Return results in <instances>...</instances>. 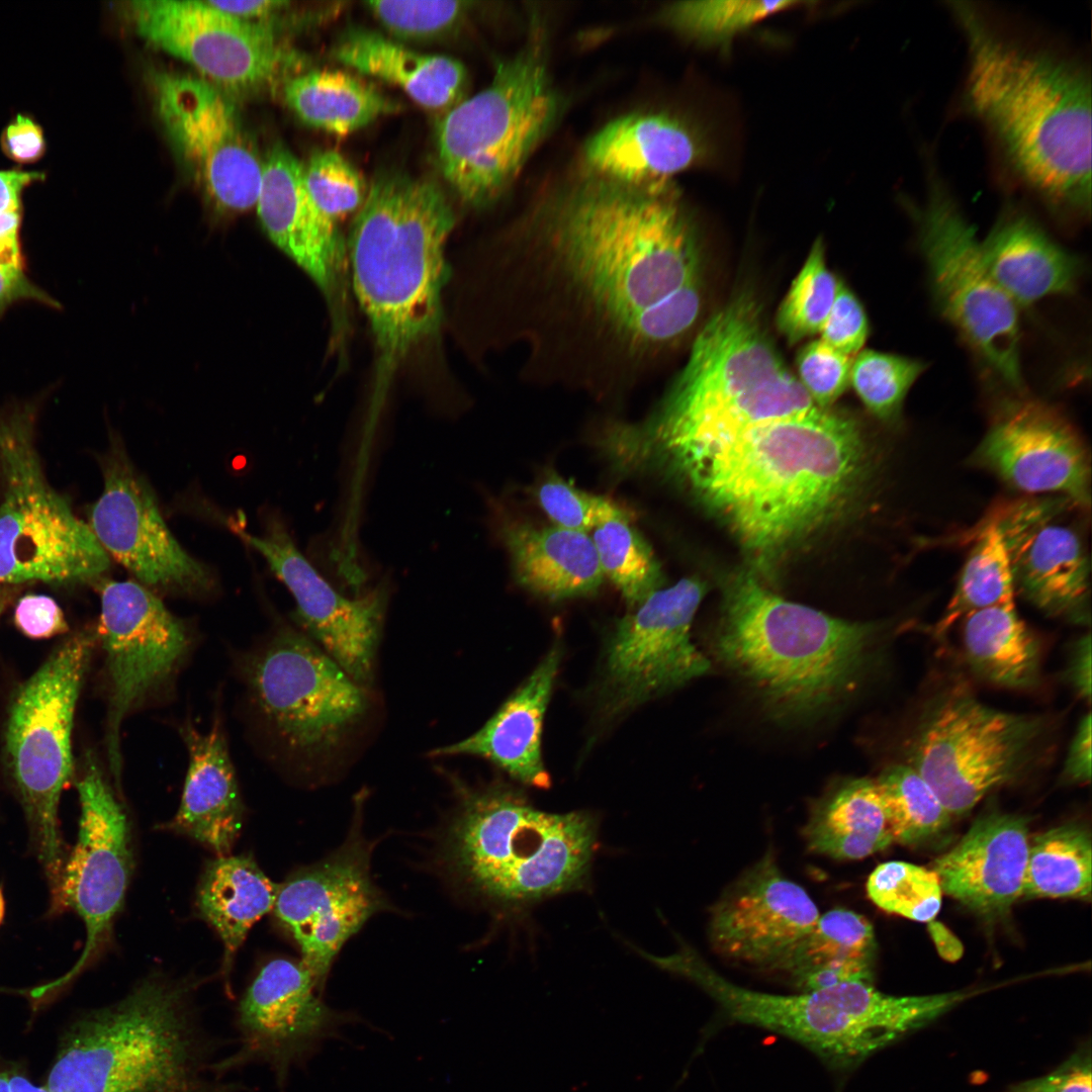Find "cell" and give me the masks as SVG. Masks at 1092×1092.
Here are the masks:
<instances>
[{"instance_id":"1","label":"cell","mask_w":1092,"mask_h":1092,"mask_svg":"<svg viewBox=\"0 0 1092 1092\" xmlns=\"http://www.w3.org/2000/svg\"><path fill=\"white\" fill-rule=\"evenodd\" d=\"M703 267L696 221L671 181L592 174L498 239L493 340L523 351L520 380L622 395L694 332Z\"/></svg>"},{"instance_id":"2","label":"cell","mask_w":1092,"mask_h":1092,"mask_svg":"<svg viewBox=\"0 0 1092 1092\" xmlns=\"http://www.w3.org/2000/svg\"><path fill=\"white\" fill-rule=\"evenodd\" d=\"M967 46L963 105L1022 186L1055 212L1091 208V78L1075 57L947 1Z\"/></svg>"},{"instance_id":"3","label":"cell","mask_w":1092,"mask_h":1092,"mask_svg":"<svg viewBox=\"0 0 1092 1092\" xmlns=\"http://www.w3.org/2000/svg\"><path fill=\"white\" fill-rule=\"evenodd\" d=\"M815 406L768 338L756 300L742 291L696 334L655 408L640 422H608L601 445L618 469L676 475L758 425Z\"/></svg>"},{"instance_id":"4","label":"cell","mask_w":1092,"mask_h":1092,"mask_svg":"<svg viewBox=\"0 0 1092 1092\" xmlns=\"http://www.w3.org/2000/svg\"><path fill=\"white\" fill-rule=\"evenodd\" d=\"M866 457L856 421L815 406L748 430L676 476L745 547L766 554L832 518L859 484Z\"/></svg>"},{"instance_id":"5","label":"cell","mask_w":1092,"mask_h":1092,"mask_svg":"<svg viewBox=\"0 0 1092 1092\" xmlns=\"http://www.w3.org/2000/svg\"><path fill=\"white\" fill-rule=\"evenodd\" d=\"M455 214L435 182L398 172L376 177L351 225L354 293L375 346L373 408L395 371L438 329Z\"/></svg>"},{"instance_id":"6","label":"cell","mask_w":1092,"mask_h":1092,"mask_svg":"<svg viewBox=\"0 0 1092 1092\" xmlns=\"http://www.w3.org/2000/svg\"><path fill=\"white\" fill-rule=\"evenodd\" d=\"M879 632L790 602L752 574L725 588L714 634L718 659L783 723L816 718L857 685Z\"/></svg>"},{"instance_id":"7","label":"cell","mask_w":1092,"mask_h":1092,"mask_svg":"<svg viewBox=\"0 0 1092 1092\" xmlns=\"http://www.w3.org/2000/svg\"><path fill=\"white\" fill-rule=\"evenodd\" d=\"M191 986L152 976L67 1031L50 1092H240L214 1073Z\"/></svg>"},{"instance_id":"8","label":"cell","mask_w":1092,"mask_h":1092,"mask_svg":"<svg viewBox=\"0 0 1092 1092\" xmlns=\"http://www.w3.org/2000/svg\"><path fill=\"white\" fill-rule=\"evenodd\" d=\"M458 806L444 858L473 897L505 910L583 888L598 824L585 811L550 813L503 784L455 783Z\"/></svg>"},{"instance_id":"9","label":"cell","mask_w":1092,"mask_h":1092,"mask_svg":"<svg viewBox=\"0 0 1092 1092\" xmlns=\"http://www.w3.org/2000/svg\"><path fill=\"white\" fill-rule=\"evenodd\" d=\"M657 964L701 987L730 1019L787 1036L840 1069L856 1065L952 1005L947 993L900 997L860 981L794 995L754 991L719 975L687 945L659 957Z\"/></svg>"},{"instance_id":"10","label":"cell","mask_w":1092,"mask_h":1092,"mask_svg":"<svg viewBox=\"0 0 1092 1092\" xmlns=\"http://www.w3.org/2000/svg\"><path fill=\"white\" fill-rule=\"evenodd\" d=\"M561 99L536 33L500 61L491 82L451 107L436 128L440 169L459 197L485 207L509 188L550 132Z\"/></svg>"},{"instance_id":"11","label":"cell","mask_w":1092,"mask_h":1092,"mask_svg":"<svg viewBox=\"0 0 1092 1092\" xmlns=\"http://www.w3.org/2000/svg\"><path fill=\"white\" fill-rule=\"evenodd\" d=\"M95 634L62 642L18 689L9 709L5 754L38 858L56 899L65 863L59 826L61 795L73 772L75 710Z\"/></svg>"},{"instance_id":"12","label":"cell","mask_w":1092,"mask_h":1092,"mask_svg":"<svg viewBox=\"0 0 1092 1092\" xmlns=\"http://www.w3.org/2000/svg\"><path fill=\"white\" fill-rule=\"evenodd\" d=\"M33 415L26 406L0 412V583H97L109 555L46 479Z\"/></svg>"},{"instance_id":"13","label":"cell","mask_w":1092,"mask_h":1092,"mask_svg":"<svg viewBox=\"0 0 1092 1092\" xmlns=\"http://www.w3.org/2000/svg\"><path fill=\"white\" fill-rule=\"evenodd\" d=\"M918 234L933 299L941 314L987 367L1021 391L1017 306L989 274L975 228L939 172L927 169L922 202L905 199Z\"/></svg>"},{"instance_id":"14","label":"cell","mask_w":1092,"mask_h":1092,"mask_svg":"<svg viewBox=\"0 0 1092 1092\" xmlns=\"http://www.w3.org/2000/svg\"><path fill=\"white\" fill-rule=\"evenodd\" d=\"M1045 729L1040 716L997 710L962 690L947 691L924 710L908 764L951 816L962 815L1031 765Z\"/></svg>"},{"instance_id":"15","label":"cell","mask_w":1092,"mask_h":1092,"mask_svg":"<svg viewBox=\"0 0 1092 1092\" xmlns=\"http://www.w3.org/2000/svg\"><path fill=\"white\" fill-rule=\"evenodd\" d=\"M243 670L263 723L285 749L307 760L336 752L370 707L367 688L289 627L248 655Z\"/></svg>"},{"instance_id":"16","label":"cell","mask_w":1092,"mask_h":1092,"mask_svg":"<svg viewBox=\"0 0 1092 1092\" xmlns=\"http://www.w3.org/2000/svg\"><path fill=\"white\" fill-rule=\"evenodd\" d=\"M96 584L101 602L98 636L109 686L105 747L119 787L122 722L169 681L188 652L190 635L185 624L142 583L103 577Z\"/></svg>"},{"instance_id":"17","label":"cell","mask_w":1092,"mask_h":1092,"mask_svg":"<svg viewBox=\"0 0 1092 1092\" xmlns=\"http://www.w3.org/2000/svg\"><path fill=\"white\" fill-rule=\"evenodd\" d=\"M151 83L168 136L215 209L240 214L255 207L263 159L225 95L177 72H155Z\"/></svg>"},{"instance_id":"18","label":"cell","mask_w":1092,"mask_h":1092,"mask_svg":"<svg viewBox=\"0 0 1092 1092\" xmlns=\"http://www.w3.org/2000/svg\"><path fill=\"white\" fill-rule=\"evenodd\" d=\"M80 801L78 835L64 863L60 889L52 907L71 908L82 919L86 939L74 966L60 978L34 988L40 999L78 977L107 938L122 908L129 883L132 854L126 815L101 767L87 753L77 782Z\"/></svg>"},{"instance_id":"19","label":"cell","mask_w":1092,"mask_h":1092,"mask_svg":"<svg viewBox=\"0 0 1092 1092\" xmlns=\"http://www.w3.org/2000/svg\"><path fill=\"white\" fill-rule=\"evenodd\" d=\"M706 593L696 576L659 588L615 625L606 648L602 700L612 715L625 712L706 674L710 661L691 639Z\"/></svg>"},{"instance_id":"20","label":"cell","mask_w":1092,"mask_h":1092,"mask_svg":"<svg viewBox=\"0 0 1092 1092\" xmlns=\"http://www.w3.org/2000/svg\"><path fill=\"white\" fill-rule=\"evenodd\" d=\"M318 992L301 960L281 958L264 965L238 1005V1050L214 1063L216 1076L251 1063L265 1064L283 1091L291 1069L304 1065L324 1041L355 1019L328 1006Z\"/></svg>"},{"instance_id":"21","label":"cell","mask_w":1092,"mask_h":1092,"mask_svg":"<svg viewBox=\"0 0 1092 1092\" xmlns=\"http://www.w3.org/2000/svg\"><path fill=\"white\" fill-rule=\"evenodd\" d=\"M100 463L103 490L87 524L106 553L148 588L187 595L210 590L211 573L173 536L153 488L120 438L111 437Z\"/></svg>"},{"instance_id":"22","label":"cell","mask_w":1092,"mask_h":1092,"mask_svg":"<svg viewBox=\"0 0 1092 1092\" xmlns=\"http://www.w3.org/2000/svg\"><path fill=\"white\" fill-rule=\"evenodd\" d=\"M127 10L141 36L190 64L216 87L238 92L261 88L288 59L268 25L240 19L207 1L136 0Z\"/></svg>"},{"instance_id":"23","label":"cell","mask_w":1092,"mask_h":1092,"mask_svg":"<svg viewBox=\"0 0 1092 1092\" xmlns=\"http://www.w3.org/2000/svg\"><path fill=\"white\" fill-rule=\"evenodd\" d=\"M387 906L370 875V847L354 824L339 849L279 885L272 911L323 991L346 941Z\"/></svg>"},{"instance_id":"24","label":"cell","mask_w":1092,"mask_h":1092,"mask_svg":"<svg viewBox=\"0 0 1092 1092\" xmlns=\"http://www.w3.org/2000/svg\"><path fill=\"white\" fill-rule=\"evenodd\" d=\"M239 534L291 593L295 617L307 636L356 682L369 688L388 603L386 583L361 597L343 596L299 551L277 515L266 518L262 535Z\"/></svg>"},{"instance_id":"25","label":"cell","mask_w":1092,"mask_h":1092,"mask_svg":"<svg viewBox=\"0 0 1092 1092\" xmlns=\"http://www.w3.org/2000/svg\"><path fill=\"white\" fill-rule=\"evenodd\" d=\"M974 461L1020 491L1060 493L1082 508L1090 505V464L1083 442L1060 413L1042 402L1005 404Z\"/></svg>"},{"instance_id":"26","label":"cell","mask_w":1092,"mask_h":1092,"mask_svg":"<svg viewBox=\"0 0 1092 1092\" xmlns=\"http://www.w3.org/2000/svg\"><path fill=\"white\" fill-rule=\"evenodd\" d=\"M819 915L805 889L786 878L767 852L714 904L709 937L719 956L775 971Z\"/></svg>"},{"instance_id":"27","label":"cell","mask_w":1092,"mask_h":1092,"mask_svg":"<svg viewBox=\"0 0 1092 1092\" xmlns=\"http://www.w3.org/2000/svg\"><path fill=\"white\" fill-rule=\"evenodd\" d=\"M1059 502L1016 504L994 520L1010 558L1015 593L1043 613L1090 621V566L1081 537L1056 518Z\"/></svg>"},{"instance_id":"28","label":"cell","mask_w":1092,"mask_h":1092,"mask_svg":"<svg viewBox=\"0 0 1092 1092\" xmlns=\"http://www.w3.org/2000/svg\"><path fill=\"white\" fill-rule=\"evenodd\" d=\"M255 207L269 239L333 300L342 286L345 246L337 222L310 197L304 165L283 146L263 159Z\"/></svg>"},{"instance_id":"29","label":"cell","mask_w":1092,"mask_h":1092,"mask_svg":"<svg viewBox=\"0 0 1092 1092\" xmlns=\"http://www.w3.org/2000/svg\"><path fill=\"white\" fill-rule=\"evenodd\" d=\"M1027 819L992 811L979 817L932 871L944 892L985 916L1021 898L1029 849Z\"/></svg>"},{"instance_id":"30","label":"cell","mask_w":1092,"mask_h":1092,"mask_svg":"<svg viewBox=\"0 0 1092 1092\" xmlns=\"http://www.w3.org/2000/svg\"><path fill=\"white\" fill-rule=\"evenodd\" d=\"M710 156V145L697 128L664 112L621 115L595 132L583 149L592 174L629 185L670 182Z\"/></svg>"},{"instance_id":"31","label":"cell","mask_w":1092,"mask_h":1092,"mask_svg":"<svg viewBox=\"0 0 1092 1092\" xmlns=\"http://www.w3.org/2000/svg\"><path fill=\"white\" fill-rule=\"evenodd\" d=\"M560 658V648L554 646L478 731L438 747L430 755L483 757L526 785L547 788L550 781L541 755L542 724Z\"/></svg>"},{"instance_id":"32","label":"cell","mask_w":1092,"mask_h":1092,"mask_svg":"<svg viewBox=\"0 0 1092 1092\" xmlns=\"http://www.w3.org/2000/svg\"><path fill=\"white\" fill-rule=\"evenodd\" d=\"M188 751L181 802L169 828L228 855L237 840L244 808L219 718L200 732L190 723L180 728Z\"/></svg>"},{"instance_id":"33","label":"cell","mask_w":1092,"mask_h":1092,"mask_svg":"<svg viewBox=\"0 0 1092 1092\" xmlns=\"http://www.w3.org/2000/svg\"><path fill=\"white\" fill-rule=\"evenodd\" d=\"M983 262L1001 290L1018 306L1073 292L1081 265L1027 213L1009 208L980 242Z\"/></svg>"},{"instance_id":"34","label":"cell","mask_w":1092,"mask_h":1092,"mask_svg":"<svg viewBox=\"0 0 1092 1092\" xmlns=\"http://www.w3.org/2000/svg\"><path fill=\"white\" fill-rule=\"evenodd\" d=\"M502 537L517 581L540 597L561 601L590 596L604 581L587 533L510 524L503 526Z\"/></svg>"},{"instance_id":"35","label":"cell","mask_w":1092,"mask_h":1092,"mask_svg":"<svg viewBox=\"0 0 1092 1092\" xmlns=\"http://www.w3.org/2000/svg\"><path fill=\"white\" fill-rule=\"evenodd\" d=\"M335 58L342 64L402 89L421 106L441 110L460 102L467 83L457 60L415 52L384 35L354 29L339 41Z\"/></svg>"},{"instance_id":"36","label":"cell","mask_w":1092,"mask_h":1092,"mask_svg":"<svg viewBox=\"0 0 1092 1092\" xmlns=\"http://www.w3.org/2000/svg\"><path fill=\"white\" fill-rule=\"evenodd\" d=\"M875 948L868 919L835 908L819 915L775 971L785 973L799 992L851 981L872 983Z\"/></svg>"},{"instance_id":"37","label":"cell","mask_w":1092,"mask_h":1092,"mask_svg":"<svg viewBox=\"0 0 1092 1092\" xmlns=\"http://www.w3.org/2000/svg\"><path fill=\"white\" fill-rule=\"evenodd\" d=\"M810 850L835 859H860L893 841L875 780L844 779L813 805L803 829Z\"/></svg>"},{"instance_id":"38","label":"cell","mask_w":1092,"mask_h":1092,"mask_svg":"<svg viewBox=\"0 0 1092 1092\" xmlns=\"http://www.w3.org/2000/svg\"><path fill=\"white\" fill-rule=\"evenodd\" d=\"M278 887L252 857L245 855L217 856L204 870L197 904L222 941L228 992L234 958L253 925L273 910Z\"/></svg>"},{"instance_id":"39","label":"cell","mask_w":1092,"mask_h":1092,"mask_svg":"<svg viewBox=\"0 0 1092 1092\" xmlns=\"http://www.w3.org/2000/svg\"><path fill=\"white\" fill-rule=\"evenodd\" d=\"M963 623L965 658L977 676L1009 689L1038 684L1039 643L1018 616L1014 603L974 612Z\"/></svg>"},{"instance_id":"40","label":"cell","mask_w":1092,"mask_h":1092,"mask_svg":"<svg viewBox=\"0 0 1092 1092\" xmlns=\"http://www.w3.org/2000/svg\"><path fill=\"white\" fill-rule=\"evenodd\" d=\"M288 106L307 125L347 135L399 105L374 85L339 70H314L285 81Z\"/></svg>"},{"instance_id":"41","label":"cell","mask_w":1092,"mask_h":1092,"mask_svg":"<svg viewBox=\"0 0 1092 1092\" xmlns=\"http://www.w3.org/2000/svg\"><path fill=\"white\" fill-rule=\"evenodd\" d=\"M1091 882V836L1083 826L1055 827L1029 842L1021 897L1088 899Z\"/></svg>"},{"instance_id":"42","label":"cell","mask_w":1092,"mask_h":1092,"mask_svg":"<svg viewBox=\"0 0 1092 1092\" xmlns=\"http://www.w3.org/2000/svg\"><path fill=\"white\" fill-rule=\"evenodd\" d=\"M1014 579L1003 536L992 521L973 546L954 592L934 627L942 636L968 615L997 605L1014 603Z\"/></svg>"},{"instance_id":"43","label":"cell","mask_w":1092,"mask_h":1092,"mask_svg":"<svg viewBox=\"0 0 1092 1092\" xmlns=\"http://www.w3.org/2000/svg\"><path fill=\"white\" fill-rule=\"evenodd\" d=\"M590 537L604 576L617 586L631 610L661 588L660 563L626 511L599 524Z\"/></svg>"},{"instance_id":"44","label":"cell","mask_w":1092,"mask_h":1092,"mask_svg":"<svg viewBox=\"0 0 1092 1092\" xmlns=\"http://www.w3.org/2000/svg\"><path fill=\"white\" fill-rule=\"evenodd\" d=\"M894 841L915 845L937 836L951 815L924 778L909 764H894L875 780Z\"/></svg>"},{"instance_id":"45","label":"cell","mask_w":1092,"mask_h":1092,"mask_svg":"<svg viewBox=\"0 0 1092 1092\" xmlns=\"http://www.w3.org/2000/svg\"><path fill=\"white\" fill-rule=\"evenodd\" d=\"M800 1H678L665 6L660 18L678 34L703 46L727 44L739 32L778 12L802 6Z\"/></svg>"},{"instance_id":"46","label":"cell","mask_w":1092,"mask_h":1092,"mask_svg":"<svg viewBox=\"0 0 1092 1092\" xmlns=\"http://www.w3.org/2000/svg\"><path fill=\"white\" fill-rule=\"evenodd\" d=\"M838 282L826 266L824 244L817 239L777 313V326L791 344L820 332Z\"/></svg>"},{"instance_id":"47","label":"cell","mask_w":1092,"mask_h":1092,"mask_svg":"<svg viewBox=\"0 0 1092 1092\" xmlns=\"http://www.w3.org/2000/svg\"><path fill=\"white\" fill-rule=\"evenodd\" d=\"M924 369L925 364L917 359L863 350L852 361L849 384L874 416L895 421Z\"/></svg>"},{"instance_id":"48","label":"cell","mask_w":1092,"mask_h":1092,"mask_svg":"<svg viewBox=\"0 0 1092 1092\" xmlns=\"http://www.w3.org/2000/svg\"><path fill=\"white\" fill-rule=\"evenodd\" d=\"M870 899L886 912L919 922H930L941 906L937 875L905 861L879 864L867 882Z\"/></svg>"},{"instance_id":"49","label":"cell","mask_w":1092,"mask_h":1092,"mask_svg":"<svg viewBox=\"0 0 1092 1092\" xmlns=\"http://www.w3.org/2000/svg\"><path fill=\"white\" fill-rule=\"evenodd\" d=\"M304 181L315 205L336 222L358 210L368 190L359 172L335 151L312 155L304 166Z\"/></svg>"},{"instance_id":"50","label":"cell","mask_w":1092,"mask_h":1092,"mask_svg":"<svg viewBox=\"0 0 1092 1092\" xmlns=\"http://www.w3.org/2000/svg\"><path fill=\"white\" fill-rule=\"evenodd\" d=\"M537 499L554 526L589 534L602 522L625 510L614 502L585 492L556 474L537 488Z\"/></svg>"},{"instance_id":"51","label":"cell","mask_w":1092,"mask_h":1092,"mask_svg":"<svg viewBox=\"0 0 1092 1092\" xmlns=\"http://www.w3.org/2000/svg\"><path fill=\"white\" fill-rule=\"evenodd\" d=\"M471 3L463 1H370L368 8L392 33L405 38H427L451 29Z\"/></svg>"},{"instance_id":"52","label":"cell","mask_w":1092,"mask_h":1092,"mask_svg":"<svg viewBox=\"0 0 1092 1092\" xmlns=\"http://www.w3.org/2000/svg\"><path fill=\"white\" fill-rule=\"evenodd\" d=\"M852 361L820 339L812 341L797 356V379L815 405L829 408L849 385Z\"/></svg>"},{"instance_id":"53","label":"cell","mask_w":1092,"mask_h":1092,"mask_svg":"<svg viewBox=\"0 0 1092 1092\" xmlns=\"http://www.w3.org/2000/svg\"><path fill=\"white\" fill-rule=\"evenodd\" d=\"M43 178L41 172L0 170V266L22 269L18 239L22 193Z\"/></svg>"},{"instance_id":"54","label":"cell","mask_w":1092,"mask_h":1092,"mask_svg":"<svg viewBox=\"0 0 1092 1092\" xmlns=\"http://www.w3.org/2000/svg\"><path fill=\"white\" fill-rule=\"evenodd\" d=\"M820 340L837 351L852 357L860 351L869 335L864 309L848 287L838 282L837 292L821 330Z\"/></svg>"},{"instance_id":"55","label":"cell","mask_w":1092,"mask_h":1092,"mask_svg":"<svg viewBox=\"0 0 1092 1092\" xmlns=\"http://www.w3.org/2000/svg\"><path fill=\"white\" fill-rule=\"evenodd\" d=\"M17 629L32 639H47L68 630L65 616L57 602L44 595H26L14 609Z\"/></svg>"},{"instance_id":"56","label":"cell","mask_w":1092,"mask_h":1092,"mask_svg":"<svg viewBox=\"0 0 1092 1092\" xmlns=\"http://www.w3.org/2000/svg\"><path fill=\"white\" fill-rule=\"evenodd\" d=\"M1003 1092H1092L1089 1055H1075L1054 1072L1009 1086Z\"/></svg>"},{"instance_id":"57","label":"cell","mask_w":1092,"mask_h":1092,"mask_svg":"<svg viewBox=\"0 0 1092 1092\" xmlns=\"http://www.w3.org/2000/svg\"><path fill=\"white\" fill-rule=\"evenodd\" d=\"M3 153L18 164H32L46 152L47 144L40 125L29 115L17 114L0 136Z\"/></svg>"},{"instance_id":"58","label":"cell","mask_w":1092,"mask_h":1092,"mask_svg":"<svg viewBox=\"0 0 1092 1092\" xmlns=\"http://www.w3.org/2000/svg\"><path fill=\"white\" fill-rule=\"evenodd\" d=\"M1091 713L1078 723L1064 763L1063 776L1072 783L1086 784L1091 780Z\"/></svg>"},{"instance_id":"59","label":"cell","mask_w":1092,"mask_h":1092,"mask_svg":"<svg viewBox=\"0 0 1092 1092\" xmlns=\"http://www.w3.org/2000/svg\"><path fill=\"white\" fill-rule=\"evenodd\" d=\"M21 299H32L58 306V302L32 284L22 269L0 266V313L10 304Z\"/></svg>"},{"instance_id":"60","label":"cell","mask_w":1092,"mask_h":1092,"mask_svg":"<svg viewBox=\"0 0 1092 1092\" xmlns=\"http://www.w3.org/2000/svg\"><path fill=\"white\" fill-rule=\"evenodd\" d=\"M1091 636H1081L1071 646L1066 669L1068 682L1082 699L1091 700Z\"/></svg>"},{"instance_id":"61","label":"cell","mask_w":1092,"mask_h":1092,"mask_svg":"<svg viewBox=\"0 0 1092 1092\" xmlns=\"http://www.w3.org/2000/svg\"><path fill=\"white\" fill-rule=\"evenodd\" d=\"M214 8H217L225 13H229L240 19L257 22L256 19L267 18L282 9L289 3L286 1H270V0H258V1H210L207 0Z\"/></svg>"},{"instance_id":"62","label":"cell","mask_w":1092,"mask_h":1092,"mask_svg":"<svg viewBox=\"0 0 1092 1092\" xmlns=\"http://www.w3.org/2000/svg\"><path fill=\"white\" fill-rule=\"evenodd\" d=\"M0 1092H50L47 1086H37L16 1068L0 1063Z\"/></svg>"},{"instance_id":"63","label":"cell","mask_w":1092,"mask_h":1092,"mask_svg":"<svg viewBox=\"0 0 1092 1092\" xmlns=\"http://www.w3.org/2000/svg\"><path fill=\"white\" fill-rule=\"evenodd\" d=\"M19 585L17 584H2L0 583V615L10 603Z\"/></svg>"},{"instance_id":"64","label":"cell","mask_w":1092,"mask_h":1092,"mask_svg":"<svg viewBox=\"0 0 1092 1092\" xmlns=\"http://www.w3.org/2000/svg\"><path fill=\"white\" fill-rule=\"evenodd\" d=\"M4 915H5V900H4L2 890L0 888V925H1L2 921H3Z\"/></svg>"}]
</instances>
